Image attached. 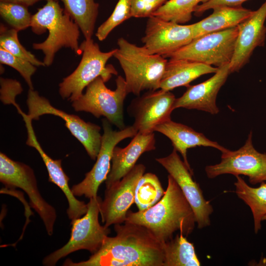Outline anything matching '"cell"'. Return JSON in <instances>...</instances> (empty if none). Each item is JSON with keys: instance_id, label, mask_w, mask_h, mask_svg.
Returning a JSON list of instances; mask_svg holds the SVG:
<instances>
[{"instance_id": "6da1fadb", "label": "cell", "mask_w": 266, "mask_h": 266, "mask_svg": "<svg viewBox=\"0 0 266 266\" xmlns=\"http://www.w3.org/2000/svg\"><path fill=\"white\" fill-rule=\"evenodd\" d=\"M116 235L107 236L100 249L86 261L66 266H164L162 243L146 227L125 222L114 225Z\"/></svg>"}, {"instance_id": "7a4b0ae2", "label": "cell", "mask_w": 266, "mask_h": 266, "mask_svg": "<svg viewBox=\"0 0 266 266\" xmlns=\"http://www.w3.org/2000/svg\"><path fill=\"white\" fill-rule=\"evenodd\" d=\"M165 194L155 205L142 211H128L125 222L147 228L161 243L179 231L186 237L195 228L194 212L179 186L169 174Z\"/></svg>"}, {"instance_id": "3957f363", "label": "cell", "mask_w": 266, "mask_h": 266, "mask_svg": "<svg viewBox=\"0 0 266 266\" xmlns=\"http://www.w3.org/2000/svg\"><path fill=\"white\" fill-rule=\"evenodd\" d=\"M36 34L46 31L48 35L40 43H34L33 48L44 55L45 66H50L56 53L63 47L69 48L77 55L82 52L78 44L80 30L78 26L61 7L57 0H48L46 4L32 15L31 27Z\"/></svg>"}, {"instance_id": "277c9868", "label": "cell", "mask_w": 266, "mask_h": 266, "mask_svg": "<svg viewBox=\"0 0 266 266\" xmlns=\"http://www.w3.org/2000/svg\"><path fill=\"white\" fill-rule=\"evenodd\" d=\"M117 44L113 57L124 72L129 94L139 96L144 90L160 89L167 60L162 56L149 54L143 46L123 37L118 39Z\"/></svg>"}, {"instance_id": "5b68a950", "label": "cell", "mask_w": 266, "mask_h": 266, "mask_svg": "<svg viewBox=\"0 0 266 266\" xmlns=\"http://www.w3.org/2000/svg\"><path fill=\"white\" fill-rule=\"evenodd\" d=\"M82 52L81 61L76 68L59 84V94L63 99L72 102L82 94L85 88L98 77L105 82L117 72L107 61L114 56L116 49L104 52L92 38L85 39L80 46Z\"/></svg>"}, {"instance_id": "8992f818", "label": "cell", "mask_w": 266, "mask_h": 266, "mask_svg": "<svg viewBox=\"0 0 266 266\" xmlns=\"http://www.w3.org/2000/svg\"><path fill=\"white\" fill-rule=\"evenodd\" d=\"M101 198L97 196L89 199L88 210L83 217L71 221V233L68 242L63 247L45 256L42 264L54 266L62 258L79 250H87L92 254L101 247L110 233V229L99 222V215Z\"/></svg>"}, {"instance_id": "52a82bcc", "label": "cell", "mask_w": 266, "mask_h": 266, "mask_svg": "<svg viewBox=\"0 0 266 266\" xmlns=\"http://www.w3.org/2000/svg\"><path fill=\"white\" fill-rule=\"evenodd\" d=\"M116 88H107L101 77H98L86 87V91L72 102L76 111H85L96 118L104 117L120 130L125 128L123 117L124 100L129 94L124 78L119 76L116 79Z\"/></svg>"}, {"instance_id": "ba28073f", "label": "cell", "mask_w": 266, "mask_h": 266, "mask_svg": "<svg viewBox=\"0 0 266 266\" xmlns=\"http://www.w3.org/2000/svg\"><path fill=\"white\" fill-rule=\"evenodd\" d=\"M238 33V26L206 34L165 57L185 59L219 67L229 64Z\"/></svg>"}, {"instance_id": "9c48e42d", "label": "cell", "mask_w": 266, "mask_h": 266, "mask_svg": "<svg viewBox=\"0 0 266 266\" xmlns=\"http://www.w3.org/2000/svg\"><path fill=\"white\" fill-rule=\"evenodd\" d=\"M0 181L6 188L22 189L28 196L30 205L42 219L49 235L53 233L57 218L55 208L42 198L33 169L23 163L0 153Z\"/></svg>"}, {"instance_id": "30bf717a", "label": "cell", "mask_w": 266, "mask_h": 266, "mask_svg": "<svg viewBox=\"0 0 266 266\" xmlns=\"http://www.w3.org/2000/svg\"><path fill=\"white\" fill-rule=\"evenodd\" d=\"M26 103L27 115L32 120H38L44 114H52L63 119L66 128L83 145L90 157L93 160L97 159L102 142L100 126L54 107L47 99L33 89H29Z\"/></svg>"}, {"instance_id": "8fae6325", "label": "cell", "mask_w": 266, "mask_h": 266, "mask_svg": "<svg viewBox=\"0 0 266 266\" xmlns=\"http://www.w3.org/2000/svg\"><path fill=\"white\" fill-rule=\"evenodd\" d=\"M205 171L209 178L231 174L243 175L252 185L266 181V153L258 152L252 142L251 131L244 145L235 151L228 150L222 153L219 163L207 166Z\"/></svg>"}, {"instance_id": "7c38bea8", "label": "cell", "mask_w": 266, "mask_h": 266, "mask_svg": "<svg viewBox=\"0 0 266 266\" xmlns=\"http://www.w3.org/2000/svg\"><path fill=\"white\" fill-rule=\"evenodd\" d=\"M102 121L103 133L97 161L91 170L85 174L84 179L72 186L71 189L75 197L84 196L90 199L98 196L99 187L105 181L110 171L114 147L123 139L133 137L138 133L133 125L126 127L120 131H114L112 129L111 123L106 118Z\"/></svg>"}, {"instance_id": "4fadbf2b", "label": "cell", "mask_w": 266, "mask_h": 266, "mask_svg": "<svg viewBox=\"0 0 266 266\" xmlns=\"http://www.w3.org/2000/svg\"><path fill=\"white\" fill-rule=\"evenodd\" d=\"M173 149L167 156L156 159L176 182L192 207L200 229L210 225V216L213 208L206 200L199 184L194 181L191 171Z\"/></svg>"}, {"instance_id": "5bb4252c", "label": "cell", "mask_w": 266, "mask_h": 266, "mask_svg": "<svg viewBox=\"0 0 266 266\" xmlns=\"http://www.w3.org/2000/svg\"><path fill=\"white\" fill-rule=\"evenodd\" d=\"M193 40L191 25H183L152 16L148 18L142 46L150 54L164 57Z\"/></svg>"}, {"instance_id": "9a60e30c", "label": "cell", "mask_w": 266, "mask_h": 266, "mask_svg": "<svg viewBox=\"0 0 266 266\" xmlns=\"http://www.w3.org/2000/svg\"><path fill=\"white\" fill-rule=\"evenodd\" d=\"M145 171L144 165H136L119 181L106 188L100 206L101 221L104 226L109 227L125 222L127 212L134 201L137 183Z\"/></svg>"}, {"instance_id": "2e32d148", "label": "cell", "mask_w": 266, "mask_h": 266, "mask_svg": "<svg viewBox=\"0 0 266 266\" xmlns=\"http://www.w3.org/2000/svg\"><path fill=\"white\" fill-rule=\"evenodd\" d=\"M176 98L170 91H148L134 99L128 109L134 118L138 132L151 133L159 124L171 119Z\"/></svg>"}, {"instance_id": "e0dca14e", "label": "cell", "mask_w": 266, "mask_h": 266, "mask_svg": "<svg viewBox=\"0 0 266 266\" xmlns=\"http://www.w3.org/2000/svg\"><path fill=\"white\" fill-rule=\"evenodd\" d=\"M266 1L239 24L234 53L230 63V73L238 72L249 61L255 49L264 46L266 37Z\"/></svg>"}, {"instance_id": "ac0fdd59", "label": "cell", "mask_w": 266, "mask_h": 266, "mask_svg": "<svg viewBox=\"0 0 266 266\" xmlns=\"http://www.w3.org/2000/svg\"><path fill=\"white\" fill-rule=\"evenodd\" d=\"M230 71V64L218 67V70L208 79L200 84L187 86L183 95L176 99L173 109L180 107L197 109L216 114L219 109L216 104L217 96L226 82Z\"/></svg>"}, {"instance_id": "d6986e66", "label": "cell", "mask_w": 266, "mask_h": 266, "mask_svg": "<svg viewBox=\"0 0 266 266\" xmlns=\"http://www.w3.org/2000/svg\"><path fill=\"white\" fill-rule=\"evenodd\" d=\"M28 132L26 144L34 148L40 155L48 171L49 181L56 185L67 199L68 207L66 210L71 221L81 217L87 211V203L77 200L69 188V177L64 171L61 160H53L43 150L37 141L32 126V120L25 116L23 118Z\"/></svg>"}, {"instance_id": "ffe728a7", "label": "cell", "mask_w": 266, "mask_h": 266, "mask_svg": "<svg viewBox=\"0 0 266 266\" xmlns=\"http://www.w3.org/2000/svg\"><path fill=\"white\" fill-rule=\"evenodd\" d=\"M155 143L154 132H138L126 147L116 146L112 152L111 166L105 181L106 188L119 181L128 174L143 153L155 150Z\"/></svg>"}, {"instance_id": "44dd1931", "label": "cell", "mask_w": 266, "mask_h": 266, "mask_svg": "<svg viewBox=\"0 0 266 266\" xmlns=\"http://www.w3.org/2000/svg\"><path fill=\"white\" fill-rule=\"evenodd\" d=\"M154 131L164 134L170 140L173 149L181 154L184 162L192 171L193 170L187 156L188 149L197 146L211 147L219 150L222 153L228 150L217 142L209 139L202 133L171 119L157 126Z\"/></svg>"}, {"instance_id": "7402d4cb", "label": "cell", "mask_w": 266, "mask_h": 266, "mask_svg": "<svg viewBox=\"0 0 266 266\" xmlns=\"http://www.w3.org/2000/svg\"><path fill=\"white\" fill-rule=\"evenodd\" d=\"M218 67L185 59H169L161 80L160 89L170 91L180 86H187L204 74L214 73Z\"/></svg>"}, {"instance_id": "603a6c76", "label": "cell", "mask_w": 266, "mask_h": 266, "mask_svg": "<svg viewBox=\"0 0 266 266\" xmlns=\"http://www.w3.org/2000/svg\"><path fill=\"white\" fill-rule=\"evenodd\" d=\"M204 19L191 25L193 39L211 33L237 26L254 10L241 6H220Z\"/></svg>"}, {"instance_id": "cb8c5ba5", "label": "cell", "mask_w": 266, "mask_h": 266, "mask_svg": "<svg viewBox=\"0 0 266 266\" xmlns=\"http://www.w3.org/2000/svg\"><path fill=\"white\" fill-rule=\"evenodd\" d=\"M234 185L237 196L250 208L253 219L254 231L258 233L261 229V223L266 216V182H263L257 188L249 186L240 176H235Z\"/></svg>"}, {"instance_id": "d4e9b609", "label": "cell", "mask_w": 266, "mask_h": 266, "mask_svg": "<svg viewBox=\"0 0 266 266\" xmlns=\"http://www.w3.org/2000/svg\"><path fill=\"white\" fill-rule=\"evenodd\" d=\"M60 0L65 11L78 26L85 39H91L98 15L99 3L95 0Z\"/></svg>"}, {"instance_id": "484cf974", "label": "cell", "mask_w": 266, "mask_h": 266, "mask_svg": "<svg viewBox=\"0 0 266 266\" xmlns=\"http://www.w3.org/2000/svg\"><path fill=\"white\" fill-rule=\"evenodd\" d=\"M164 266H200V261L193 243L182 233L162 243Z\"/></svg>"}, {"instance_id": "4316f807", "label": "cell", "mask_w": 266, "mask_h": 266, "mask_svg": "<svg viewBox=\"0 0 266 266\" xmlns=\"http://www.w3.org/2000/svg\"><path fill=\"white\" fill-rule=\"evenodd\" d=\"M165 192L156 175L144 173L136 187L134 202L139 211L147 209L158 202Z\"/></svg>"}, {"instance_id": "83f0119b", "label": "cell", "mask_w": 266, "mask_h": 266, "mask_svg": "<svg viewBox=\"0 0 266 266\" xmlns=\"http://www.w3.org/2000/svg\"><path fill=\"white\" fill-rule=\"evenodd\" d=\"M209 0H168L153 16L167 21L183 24L189 21L199 3Z\"/></svg>"}, {"instance_id": "f1b7e54d", "label": "cell", "mask_w": 266, "mask_h": 266, "mask_svg": "<svg viewBox=\"0 0 266 266\" xmlns=\"http://www.w3.org/2000/svg\"><path fill=\"white\" fill-rule=\"evenodd\" d=\"M18 32L14 29L8 28L3 24H0V47L15 56L30 62L35 66H44L43 61L38 60L20 43L18 36Z\"/></svg>"}, {"instance_id": "f546056e", "label": "cell", "mask_w": 266, "mask_h": 266, "mask_svg": "<svg viewBox=\"0 0 266 266\" xmlns=\"http://www.w3.org/2000/svg\"><path fill=\"white\" fill-rule=\"evenodd\" d=\"M0 15L13 29L18 31L31 27L32 15L28 7L13 2H0Z\"/></svg>"}, {"instance_id": "4dcf8cb0", "label": "cell", "mask_w": 266, "mask_h": 266, "mask_svg": "<svg viewBox=\"0 0 266 266\" xmlns=\"http://www.w3.org/2000/svg\"><path fill=\"white\" fill-rule=\"evenodd\" d=\"M131 17V0H119L111 15L98 28L96 36L100 41L104 40L115 28Z\"/></svg>"}, {"instance_id": "1f68e13d", "label": "cell", "mask_w": 266, "mask_h": 266, "mask_svg": "<svg viewBox=\"0 0 266 266\" xmlns=\"http://www.w3.org/2000/svg\"><path fill=\"white\" fill-rule=\"evenodd\" d=\"M0 62L16 70L23 77L30 89H33L32 76L36 68L30 62L16 57L0 47Z\"/></svg>"}, {"instance_id": "d6a6232c", "label": "cell", "mask_w": 266, "mask_h": 266, "mask_svg": "<svg viewBox=\"0 0 266 266\" xmlns=\"http://www.w3.org/2000/svg\"><path fill=\"white\" fill-rule=\"evenodd\" d=\"M168 0H131V15L135 18H148L153 16Z\"/></svg>"}, {"instance_id": "836d02e7", "label": "cell", "mask_w": 266, "mask_h": 266, "mask_svg": "<svg viewBox=\"0 0 266 266\" xmlns=\"http://www.w3.org/2000/svg\"><path fill=\"white\" fill-rule=\"evenodd\" d=\"M0 100L4 104L12 103L15 101L17 95L23 91L20 83L16 80L1 77Z\"/></svg>"}, {"instance_id": "e575fe53", "label": "cell", "mask_w": 266, "mask_h": 266, "mask_svg": "<svg viewBox=\"0 0 266 266\" xmlns=\"http://www.w3.org/2000/svg\"><path fill=\"white\" fill-rule=\"evenodd\" d=\"M248 0H209L197 6L194 12L197 16L201 15L207 10L212 9L220 6H241L242 4Z\"/></svg>"}, {"instance_id": "d590c367", "label": "cell", "mask_w": 266, "mask_h": 266, "mask_svg": "<svg viewBox=\"0 0 266 266\" xmlns=\"http://www.w3.org/2000/svg\"><path fill=\"white\" fill-rule=\"evenodd\" d=\"M40 0H0V2H8L20 4L28 7L32 6Z\"/></svg>"}, {"instance_id": "8d00e7d4", "label": "cell", "mask_w": 266, "mask_h": 266, "mask_svg": "<svg viewBox=\"0 0 266 266\" xmlns=\"http://www.w3.org/2000/svg\"><path fill=\"white\" fill-rule=\"evenodd\" d=\"M2 65V64H0V73H3L4 70V68Z\"/></svg>"}, {"instance_id": "74e56055", "label": "cell", "mask_w": 266, "mask_h": 266, "mask_svg": "<svg viewBox=\"0 0 266 266\" xmlns=\"http://www.w3.org/2000/svg\"><path fill=\"white\" fill-rule=\"evenodd\" d=\"M263 221H266V216L264 217Z\"/></svg>"}]
</instances>
